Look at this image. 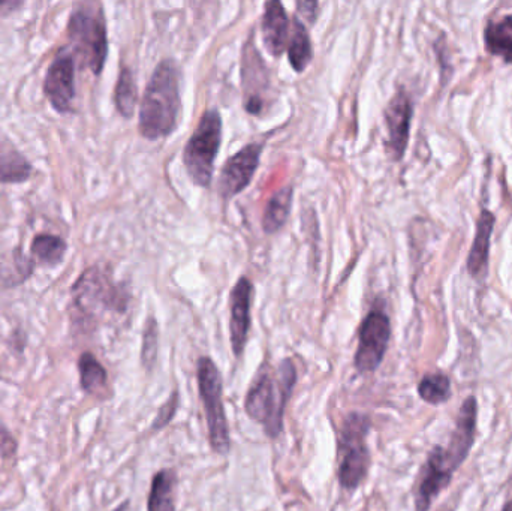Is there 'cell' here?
<instances>
[{
	"label": "cell",
	"instance_id": "6da1fadb",
	"mask_svg": "<svg viewBox=\"0 0 512 511\" xmlns=\"http://www.w3.org/2000/svg\"><path fill=\"white\" fill-rule=\"evenodd\" d=\"M478 404L475 396H469L463 402L457 416L456 429L447 447H436L423 468L420 485H418L417 511H429L433 500L441 494L453 479V474L466 461L475 443L477 432Z\"/></svg>",
	"mask_w": 512,
	"mask_h": 511
},
{
	"label": "cell",
	"instance_id": "7a4b0ae2",
	"mask_svg": "<svg viewBox=\"0 0 512 511\" xmlns=\"http://www.w3.org/2000/svg\"><path fill=\"white\" fill-rule=\"evenodd\" d=\"M179 69L173 60L159 63L147 83L140 108V132L147 140H159L174 131L179 119Z\"/></svg>",
	"mask_w": 512,
	"mask_h": 511
},
{
	"label": "cell",
	"instance_id": "3957f363",
	"mask_svg": "<svg viewBox=\"0 0 512 511\" xmlns=\"http://www.w3.org/2000/svg\"><path fill=\"white\" fill-rule=\"evenodd\" d=\"M297 380L294 363L286 359L280 363L279 381L270 372L258 377L246 396L245 407L249 417L264 426L270 438L279 437L283 428V411Z\"/></svg>",
	"mask_w": 512,
	"mask_h": 511
},
{
	"label": "cell",
	"instance_id": "277c9868",
	"mask_svg": "<svg viewBox=\"0 0 512 511\" xmlns=\"http://www.w3.org/2000/svg\"><path fill=\"white\" fill-rule=\"evenodd\" d=\"M69 38L84 66L95 75L104 69L108 54L107 26L99 5H80L72 11L68 23Z\"/></svg>",
	"mask_w": 512,
	"mask_h": 511
},
{
	"label": "cell",
	"instance_id": "5b68a950",
	"mask_svg": "<svg viewBox=\"0 0 512 511\" xmlns=\"http://www.w3.org/2000/svg\"><path fill=\"white\" fill-rule=\"evenodd\" d=\"M75 308L89 318L99 317L105 312H125L126 294L117 287L110 273L95 266L81 273L72 287Z\"/></svg>",
	"mask_w": 512,
	"mask_h": 511
},
{
	"label": "cell",
	"instance_id": "8992f818",
	"mask_svg": "<svg viewBox=\"0 0 512 511\" xmlns=\"http://www.w3.org/2000/svg\"><path fill=\"white\" fill-rule=\"evenodd\" d=\"M221 140V116L216 110L206 111L183 153L186 171L198 186H209L212 182Z\"/></svg>",
	"mask_w": 512,
	"mask_h": 511
},
{
	"label": "cell",
	"instance_id": "52a82bcc",
	"mask_svg": "<svg viewBox=\"0 0 512 511\" xmlns=\"http://www.w3.org/2000/svg\"><path fill=\"white\" fill-rule=\"evenodd\" d=\"M370 419L364 414L352 413L345 420L339 440V482L345 489H357L363 482L369 465L366 437Z\"/></svg>",
	"mask_w": 512,
	"mask_h": 511
},
{
	"label": "cell",
	"instance_id": "ba28073f",
	"mask_svg": "<svg viewBox=\"0 0 512 511\" xmlns=\"http://www.w3.org/2000/svg\"><path fill=\"white\" fill-rule=\"evenodd\" d=\"M198 386L206 410L210 444L219 455H228L231 449L230 429L222 402V378L218 368L209 357L198 360Z\"/></svg>",
	"mask_w": 512,
	"mask_h": 511
},
{
	"label": "cell",
	"instance_id": "9c48e42d",
	"mask_svg": "<svg viewBox=\"0 0 512 511\" xmlns=\"http://www.w3.org/2000/svg\"><path fill=\"white\" fill-rule=\"evenodd\" d=\"M390 336V318L381 311L370 312L361 324L355 368L364 374L376 371L387 353Z\"/></svg>",
	"mask_w": 512,
	"mask_h": 511
},
{
	"label": "cell",
	"instance_id": "30bf717a",
	"mask_svg": "<svg viewBox=\"0 0 512 511\" xmlns=\"http://www.w3.org/2000/svg\"><path fill=\"white\" fill-rule=\"evenodd\" d=\"M44 93L54 110L62 114L72 111L75 98V60L68 48H62L48 66Z\"/></svg>",
	"mask_w": 512,
	"mask_h": 511
},
{
	"label": "cell",
	"instance_id": "8fae6325",
	"mask_svg": "<svg viewBox=\"0 0 512 511\" xmlns=\"http://www.w3.org/2000/svg\"><path fill=\"white\" fill-rule=\"evenodd\" d=\"M262 144L252 143L243 147L233 158L225 162L219 179V195L222 198H233L245 191L254 177L261 156Z\"/></svg>",
	"mask_w": 512,
	"mask_h": 511
},
{
	"label": "cell",
	"instance_id": "7c38bea8",
	"mask_svg": "<svg viewBox=\"0 0 512 511\" xmlns=\"http://www.w3.org/2000/svg\"><path fill=\"white\" fill-rule=\"evenodd\" d=\"M411 119V99L403 90H400L385 110V123L388 129L387 150L394 161H400L408 147Z\"/></svg>",
	"mask_w": 512,
	"mask_h": 511
},
{
	"label": "cell",
	"instance_id": "4fadbf2b",
	"mask_svg": "<svg viewBox=\"0 0 512 511\" xmlns=\"http://www.w3.org/2000/svg\"><path fill=\"white\" fill-rule=\"evenodd\" d=\"M254 285L248 278L239 279L231 291V347L237 357L242 356L251 329V303Z\"/></svg>",
	"mask_w": 512,
	"mask_h": 511
},
{
	"label": "cell",
	"instance_id": "5bb4252c",
	"mask_svg": "<svg viewBox=\"0 0 512 511\" xmlns=\"http://www.w3.org/2000/svg\"><path fill=\"white\" fill-rule=\"evenodd\" d=\"M288 15L282 3L268 2L262 17V38L265 47L274 57L282 56L288 41Z\"/></svg>",
	"mask_w": 512,
	"mask_h": 511
},
{
	"label": "cell",
	"instance_id": "9a60e30c",
	"mask_svg": "<svg viewBox=\"0 0 512 511\" xmlns=\"http://www.w3.org/2000/svg\"><path fill=\"white\" fill-rule=\"evenodd\" d=\"M493 228H495V216L489 210H483L478 219L477 236L468 258L469 273L474 278L483 279L486 276Z\"/></svg>",
	"mask_w": 512,
	"mask_h": 511
},
{
	"label": "cell",
	"instance_id": "2e32d148",
	"mask_svg": "<svg viewBox=\"0 0 512 511\" xmlns=\"http://www.w3.org/2000/svg\"><path fill=\"white\" fill-rule=\"evenodd\" d=\"M32 173V164L11 143H0V183L26 182Z\"/></svg>",
	"mask_w": 512,
	"mask_h": 511
},
{
	"label": "cell",
	"instance_id": "e0dca14e",
	"mask_svg": "<svg viewBox=\"0 0 512 511\" xmlns=\"http://www.w3.org/2000/svg\"><path fill=\"white\" fill-rule=\"evenodd\" d=\"M176 486L177 476L174 471H159L152 482L147 511H174L176 509Z\"/></svg>",
	"mask_w": 512,
	"mask_h": 511
},
{
	"label": "cell",
	"instance_id": "ac0fdd59",
	"mask_svg": "<svg viewBox=\"0 0 512 511\" xmlns=\"http://www.w3.org/2000/svg\"><path fill=\"white\" fill-rule=\"evenodd\" d=\"M484 36L490 53L502 57L507 63L512 62V15H505L501 20L489 23Z\"/></svg>",
	"mask_w": 512,
	"mask_h": 511
},
{
	"label": "cell",
	"instance_id": "d6986e66",
	"mask_svg": "<svg viewBox=\"0 0 512 511\" xmlns=\"http://www.w3.org/2000/svg\"><path fill=\"white\" fill-rule=\"evenodd\" d=\"M292 195H294L292 188L286 186L268 200L264 218H262V227H264L265 233H276L288 221L289 213H291Z\"/></svg>",
	"mask_w": 512,
	"mask_h": 511
},
{
	"label": "cell",
	"instance_id": "ffe728a7",
	"mask_svg": "<svg viewBox=\"0 0 512 511\" xmlns=\"http://www.w3.org/2000/svg\"><path fill=\"white\" fill-rule=\"evenodd\" d=\"M288 56L292 68L297 72H303L312 60V44H310L309 33L298 18H294L292 21Z\"/></svg>",
	"mask_w": 512,
	"mask_h": 511
},
{
	"label": "cell",
	"instance_id": "44dd1931",
	"mask_svg": "<svg viewBox=\"0 0 512 511\" xmlns=\"http://www.w3.org/2000/svg\"><path fill=\"white\" fill-rule=\"evenodd\" d=\"M66 249H68V245L59 236L39 234V236L33 239L30 252H32L35 264L54 267L62 263L63 258H65Z\"/></svg>",
	"mask_w": 512,
	"mask_h": 511
},
{
	"label": "cell",
	"instance_id": "7402d4cb",
	"mask_svg": "<svg viewBox=\"0 0 512 511\" xmlns=\"http://www.w3.org/2000/svg\"><path fill=\"white\" fill-rule=\"evenodd\" d=\"M80 369L81 387L90 395H98L107 387V371L104 366L90 353H84L78 362Z\"/></svg>",
	"mask_w": 512,
	"mask_h": 511
},
{
	"label": "cell",
	"instance_id": "603a6c76",
	"mask_svg": "<svg viewBox=\"0 0 512 511\" xmlns=\"http://www.w3.org/2000/svg\"><path fill=\"white\" fill-rule=\"evenodd\" d=\"M114 101H116L117 111L123 117L129 119L134 116L135 107H137L138 92L135 86L134 75L128 68H123L117 80L116 92H114Z\"/></svg>",
	"mask_w": 512,
	"mask_h": 511
},
{
	"label": "cell",
	"instance_id": "cb8c5ba5",
	"mask_svg": "<svg viewBox=\"0 0 512 511\" xmlns=\"http://www.w3.org/2000/svg\"><path fill=\"white\" fill-rule=\"evenodd\" d=\"M418 393L423 401L432 405L444 404L451 398V381L444 374H430L421 380Z\"/></svg>",
	"mask_w": 512,
	"mask_h": 511
},
{
	"label": "cell",
	"instance_id": "d4e9b609",
	"mask_svg": "<svg viewBox=\"0 0 512 511\" xmlns=\"http://www.w3.org/2000/svg\"><path fill=\"white\" fill-rule=\"evenodd\" d=\"M158 335V324L155 318H149L144 329L143 351H141V359L147 369H152L158 359Z\"/></svg>",
	"mask_w": 512,
	"mask_h": 511
},
{
	"label": "cell",
	"instance_id": "484cf974",
	"mask_svg": "<svg viewBox=\"0 0 512 511\" xmlns=\"http://www.w3.org/2000/svg\"><path fill=\"white\" fill-rule=\"evenodd\" d=\"M176 410L177 393H174V395H171V398L168 399L167 404L162 405L161 410H159L158 416H156L155 422H153V429L158 431V429L165 428V426L171 422V419H173Z\"/></svg>",
	"mask_w": 512,
	"mask_h": 511
},
{
	"label": "cell",
	"instance_id": "4316f807",
	"mask_svg": "<svg viewBox=\"0 0 512 511\" xmlns=\"http://www.w3.org/2000/svg\"><path fill=\"white\" fill-rule=\"evenodd\" d=\"M15 449H17V444H15L14 438L0 422V455L8 458V456L14 455Z\"/></svg>",
	"mask_w": 512,
	"mask_h": 511
},
{
	"label": "cell",
	"instance_id": "83f0119b",
	"mask_svg": "<svg viewBox=\"0 0 512 511\" xmlns=\"http://www.w3.org/2000/svg\"><path fill=\"white\" fill-rule=\"evenodd\" d=\"M114 511H129V503H123L122 506L119 507V509H116Z\"/></svg>",
	"mask_w": 512,
	"mask_h": 511
},
{
	"label": "cell",
	"instance_id": "f1b7e54d",
	"mask_svg": "<svg viewBox=\"0 0 512 511\" xmlns=\"http://www.w3.org/2000/svg\"><path fill=\"white\" fill-rule=\"evenodd\" d=\"M502 511H512V500L505 504L504 510Z\"/></svg>",
	"mask_w": 512,
	"mask_h": 511
},
{
	"label": "cell",
	"instance_id": "f546056e",
	"mask_svg": "<svg viewBox=\"0 0 512 511\" xmlns=\"http://www.w3.org/2000/svg\"><path fill=\"white\" fill-rule=\"evenodd\" d=\"M11 3H12V2H11ZM11 3H9V2H3V0H2V2H0V8H3V6H9V5H11Z\"/></svg>",
	"mask_w": 512,
	"mask_h": 511
}]
</instances>
